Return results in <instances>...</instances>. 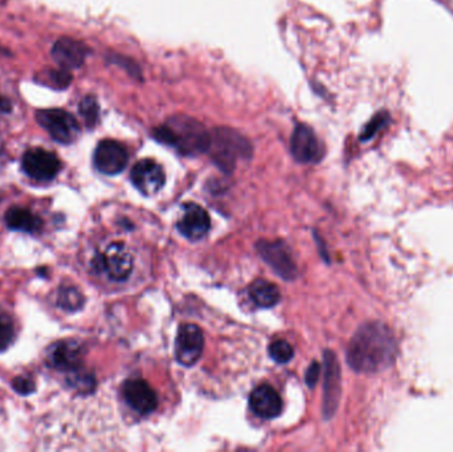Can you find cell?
Returning a JSON list of instances; mask_svg holds the SVG:
<instances>
[{
  "mask_svg": "<svg viewBox=\"0 0 453 452\" xmlns=\"http://www.w3.org/2000/svg\"><path fill=\"white\" fill-rule=\"evenodd\" d=\"M48 361L54 369L77 373L83 363V346L73 340L59 341L50 347Z\"/></svg>",
  "mask_w": 453,
  "mask_h": 452,
  "instance_id": "cell-13",
  "label": "cell"
},
{
  "mask_svg": "<svg viewBox=\"0 0 453 452\" xmlns=\"http://www.w3.org/2000/svg\"><path fill=\"white\" fill-rule=\"evenodd\" d=\"M211 219L207 211L199 204L189 203L183 207V214L179 217L178 230L190 240H200L209 234Z\"/></svg>",
  "mask_w": 453,
  "mask_h": 452,
  "instance_id": "cell-14",
  "label": "cell"
},
{
  "mask_svg": "<svg viewBox=\"0 0 453 452\" xmlns=\"http://www.w3.org/2000/svg\"><path fill=\"white\" fill-rule=\"evenodd\" d=\"M87 54V47L83 43L70 37H61L53 44V60L64 69L81 67L85 61Z\"/></svg>",
  "mask_w": 453,
  "mask_h": 452,
  "instance_id": "cell-16",
  "label": "cell"
},
{
  "mask_svg": "<svg viewBox=\"0 0 453 452\" xmlns=\"http://www.w3.org/2000/svg\"><path fill=\"white\" fill-rule=\"evenodd\" d=\"M291 150L298 162L315 163L324 157L321 141L315 136L313 129L305 124H299L295 129L291 140Z\"/></svg>",
  "mask_w": 453,
  "mask_h": 452,
  "instance_id": "cell-11",
  "label": "cell"
},
{
  "mask_svg": "<svg viewBox=\"0 0 453 452\" xmlns=\"http://www.w3.org/2000/svg\"><path fill=\"white\" fill-rule=\"evenodd\" d=\"M15 334L17 329L12 317L0 308V352L14 343Z\"/></svg>",
  "mask_w": 453,
  "mask_h": 452,
  "instance_id": "cell-21",
  "label": "cell"
},
{
  "mask_svg": "<svg viewBox=\"0 0 453 452\" xmlns=\"http://www.w3.org/2000/svg\"><path fill=\"white\" fill-rule=\"evenodd\" d=\"M123 397L133 410L143 416L150 414L157 409V394L151 386L143 380H129L125 382Z\"/></svg>",
  "mask_w": 453,
  "mask_h": 452,
  "instance_id": "cell-15",
  "label": "cell"
},
{
  "mask_svg": "<svg viewBox=\"0 0 453 452\" xmlns=\"http://www.w3.org/2000/svg\"><path fill=\"white\" fill-rule=\"evenodd\" d=\"M127 161L129 155L125 146L113 140L101 141L96 147L93 155L96 169L106 175L120 174L126 167Z\"/></svg>",
  "mask_w": 453,
  "mask_h": 452,
  "instance_id": "cell-10",
  "label": "cell"
},
{
  "mask_svg": "<svg viewBox=\"0 0 453 452\" xmlns=\"http://www.w3.org/2000/svg\"><path fill=\"white\" fill-rule=\"evenodd\" d=\"M21 167L24 173L35 181H52L61 170V162L54 153L35 147L24 153Z\"/></svg>",
  "mask_w": 453,
  "mask_h": 452,
  "instance_id": "cell-6",
  "label": "cell"
},
{
  "mask_svg": "<svg viewBox=\"0 0 453 452\" xmlns=\"http://www.w3.org/2000/svg\"><path fill=\"white\" fill-rule=\"evenodd\" d=\"M14 387H15V390L18 393H20V394H28V393L34 391L35 385H34L32 380H28V378L19 377V378L14 380Z\"/></svg>",
  "mask_w": 453,
  "mask_h": 452,
  "instance_id": "cell-26",
  "label": "cell"
},
{
  "mask_svg": "<svg viewBox=\"0 0 453 452\" xmlns=\"http://www.w3.org/2000/svg\"><path fill=\"white\" fill-rule=\"evenodd\" d=\"M154 136L159 142L173 146L185 155L207 151L211 142V133L198 120L187 116L171 117L156 129Z\"/></svg>",
  "mask_w": 453,
  "mask_h": 452,
  "instance_id": "cell-2",
  "label": "cell"
},
{
  "mask_svg": "<svg viewBox=\"0 0 453 452\" xmlns=\"http://www.w3.org/2000/svg\"><path fill=\"white\" fill-rule=\"evenodd\" d=\"M0 110H4V111L11 110V103L8 100L0 97Z\"/></svg>",
  "mask_w": 453,
  "mask_h": 452,
  "instance_id": "cell-28",
  "label": "cell"
},
{
  "mask_svg": "<svg viewBox=\"0 0 453 452\" xmlns=\"http://www.w3.org/2000/svg\"><path fill=\"white\" fill-rule=\"evenodd\" d=\"M94 267L114 281L126 280L133 271V256L123 243H112L94 259Z\"/></svg>",
  "mask_w": 453,
  "mask_h": 452,
  "instance_id": "cell-5",
  "label": "cell"
},
{
  "mask_svg": "<svg viewBox=\"0 0 453 452\" xmlns=\"http://www.w3.org/2000/svg\"><path fill=\"white\" fill-rule=\"evenodd\" d=\"M72 81V76L68 72V69H50L45 73H43V83L47 85L57 88V89H64L68 88V85Z\"/></svg>",
  "mask_w": 453,
  "mask_h": 452,
  "instance_id": "cell-22",
  "label": "cell"
},
{
  "mask_svg": "<svg viewBox=\"0 0 453 452\" xmlns=\"http://www.w3.org/2000/svg\"><path fill=\"white\" fill-rule=\"evenodd\" d=\"M204 346L203 332L198 325L185 324L179 327L175 341V357L178 362L190 367L199 361Z\"/></svg>",
  "mask_w": 453,
  "mask_h": 452,
  "instance_id": "cell-7",
  "label": "cell"
},
{
  "mask_svg": "<svg viewBox=\"0 0 453 452\" xmlns=\"http://www.w3.org/2000/svg\"><path fill=\"white\" fill-rule=\"evenodd\" d=\"M6 223L14 231L35 234L41 230V219L25 207H12L6 213Z\"/></svg>",
  "mask_w": 453,
  "mask_h": 452,
  "instance_id": "cell-18",
  "label": "cell"
},
{
  "mask_svg": "<svg viewBox=\"0 0 453 452\" xmlns=\"http://www.w3.org/2000/svg\"><path fill=\"white\" fill-rule=\"evenodd\" d=\"M251 299L262 308L275 307L280 301V290L275 284L257 280L249 288Z\"/></svg>",
  "mask_w": 453,
  "mask_h": 452,
  "instance_id": "cell-19",
  "label": "cell"
},
{
  "mask_svg": "<svg viewBox=\"0 0 453 452\" xmlns=\"http://www.w3.org/2000/svg\"><path fill=\"white\" fill-rule=\"evenodd\" d=\"M293 347L289 343H286L285 340H277L275 343H272L269 346V356L272 357L273 361L279 362V363H286L293 358Z\"/></svg>",
  "mask_w": 453,
  "mask_h": 452,
  "instance_id": "cell-24",
  "label": "cell"
},
{
  "mask_svg": "<svg viewBox=\"0 0 453 452\" xmlns=\"http://www.w3.org/2000/svg\"><path fill=\"white\" fill-rule=\"evenodd\" d=\"M398 352V341L392 330L381 321H371L355 332L346 357L354 372L375 374L391 367Z\"/></svg>",
  "mask_w": 453,
  "mask_h": 452,
  "instance_id": "cell-1",
  "label": "cell"
},
{
  "mask_svg": "<svg viewBox=\"0 0 453 452\" xmlns=\"http://www.w3.org/2000/svg\"><path fill=\"white\" fill-rule=\"evenodd\" d=\"M36 120L59 144L68 145L80 136L77 120L63 109H43L36 113Z\"/></svg>",
  "mask_w": 453,
  "mask_h": 452,
  "instance_id": "cell-4",
  "label": "cell"
},
{
  "mask_svg": "<svg viewBox=\"0 0 453 452\" xmlns=\"http://www.w3.org/2000/svg\"><path fill=\"white\" fill-rule=\"evenodd\" d=\"M257 250L266 264L285 280H293L297 276V267L289 248L282 241L262 240Z\"/></svg>",
  "mask_w": 453,
  "mask_h": 452,
  "instance_id": "cell-9",
  "label": "cell"
},
{
  "mask_svg": "<svg viewBox=\"0 0 453 452\" xmlns=\"http://www.w3.org/2000/svg\"><path fill=\"white\" fill-rule=\"evenodd\" d=\"M131 182L143 195H154L165 184V171L153 160H142L131 170Z\"/></svg>",
  "mask_w": 453,
  "mask_h": 452,
  "instance_id": "cell-12",
  "label": "cell"
},
{
  "mask_svg": "<svg viewBox=\"0 0 453 452\" xmlns=\"http://www.w3.org/2000/svg\"><path fill=\"white\" fill-rule=\"evenodd\" d=\"M78 110H80V114L84 118L87 127H94L97 124L100 109H98L97 101L93 97L87 96L85 98H83L80 103Z\"/></svg>",
  "mask_w": 453,
  "mask_h": 452,
  "instance_id": "cell-23",
  "label": "cell"
},
{
  "mask_svg": "<svg viewBox=\"0 0 453 452\" xmlns=\"http://www.w3.org/2000/svg\"><path fill=\"white\" fill-rule=\"evenodd\" d=\"M209 150L215 162L223 170L231 171L238 158L248 157L251 145L240 133L228 127H219L211 134Z\"/></svg>",
  "mask_w": 453,
  "mask_h": 452,
  "instance_id": "cell-3",
  "label": "cell"
},
{
  "mask_svg": "<svg viewBox=\"0 0 453 452\" xmlns=\"http://www.w3.org/2000/svg\"><path fill=\"white\" fill-rule=\"evenodd\" d=\"M57 303L63 309L68 312H74L83 307L84 296L76 287H64L59 292Z\"/></svg>",
  "mask_w": 453,
  "mask_h": 452,
  "instance_id": "cell-20",
  "label": "cell"
},
{
  "mask_svg": "<svg viewBox=\"0 0 453 452\" xmlns=\"http://www.w3.org/2000/svg\"><path fill=\"white\" fill-rule=\"evenodd\" d=\"M388 122V114L386 111H382V113H378L375 117H372V120L367 124L362 134H361V140L362 141H368L370 138H372L378 131L379 129L386 125Z\"/></svg>",
  "mask_w": 453,
  "mask_h": 452,
  "instance_id": "cell-25",
  "label": "cell"
},
{
  "mask_svg": "<svg viewBox=\"0 0 453 452\" xmlns=\"http://www.w3.org/2000/svg\"><path fill=\"white\" fill-rule=\"evenodd\" d=\"M324 416L329 419L334 416L341 398V367L335 354L326 350L324 357Z\"/></svg>",
  "mask_w": 453,
  "mask_h": 452,
  "instance_id": "cell-8",
  "label": "cell"
},
{
  "mask_svg": "<svg viewBox=\"0 0 453 452\" xmlns=\"http://www.w3.org/2000/svg\"><path fill=\"white\" fill-rule=\"evenodd\" d=\"M249 405L253 413L264 419L276 418L282 410L279 393L269 385H260L256 387L251 394Z\"/></svg>",
  "mask_w": 453,
  "mask_h": 452,
  "instance_id": "cell-17",
  "label": "cell"
},
{
  "mask_svg": "<svg viewBox=\"0 0 453 452\" xmlns=\"http://www.w3.org/2000/svg\"><path fill=\"white\" fill-rule=\"evenodd\" d=\"M319 374H321V369H319V365L317 362H313L308 372H306V383L309 387H314L317 380L319 378Z\"/></svg>",
  "mask_w": 453,
  "mask_h": 452,
  "instance_id": "cell-27",
  "label": "cell"
}]
</instances>
